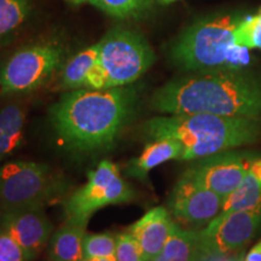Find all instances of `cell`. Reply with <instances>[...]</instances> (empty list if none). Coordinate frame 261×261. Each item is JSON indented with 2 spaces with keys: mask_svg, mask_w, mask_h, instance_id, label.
I'll use <instances>...</instances> for the list:
<instances>
[{
  "mask_svg": "<svg viewBox=\"0 0 261 261\" xmlns=\"http://www.w3.org/2000/svg\"><path fill=\"white\" fill-rule=\"evenodd\" d=\"M86 226L65 220V223L54 231L48 241L47 259L51 261H83L84 238Z\"/></svg>",
  "mask_w": 261,
  "mask_h": 261,
  "instance_id": "cell-17",
  "label": "cell"
},
{
  "mask_svg": "<svg viewBox=\"0 0 261 261\" xmlns=\"http://www.w3.org/2000/svg\"><path fill=\"white\" fill-rule=\"evenodd\" d=\"M162 2H165V3H172V2H175V0H162Z\"/></svg>",
  "mask_w": 261,
  "mask_h": 261,
  "instance_id": "cell-31",
  "label": "cell"
},
{
  "mask_svg": "<svg viewBox=\"0 0 261 261\" xmlns=\"http://www.w3.org/2000/svg\"><path fill=\"white\" fill-rule=\"evenodd\" d=\"M47 261H51V260H48V259H47Z\"/></svg>",
  "mask_w": 261,
  "mask_h": 261,
  "instance_id": "cell-32",
  "label": "cell"
},
{
  "mask_svg": "<svg viewBox=\"0 0 261 261\" xmlns=\"http://www.w3.org/2000/svg\"><path fill=\"white\" fill-rule=\"evenodd\" d=\"M68 46L51 37L28 42L0 57V99L34 92L46 85L67 61Z\"/></svg>",
  "mask_w": 261,
  "mask_h": 261,
  "instance_id": "cell-4",
  "label": "cell"
},
{
  "mask_svg": "<svg viewBox=\"0 0 261 261\" xmlns=\"http://www.w3.org/2000/svg\"><path fill=\"white\" fill-rule=\"evenodd\" d=\"M146 138L175 139L184 148L182 161L250 145L261 139V120L211 114H177L156 116L142 125Z\"/></svg>",
  "mask_w": 261,
  "mask_h": 261,
  "instance_id": "cell-3",
  "label": "cell"
},
{
  "mask_svg": "<svg viewBox=\"0 0 261 261\" xmlns=\"http://www.w3.org/2000/svg\"><path fill=\"white\" fill-rule=\"evenodd\" d=\"M117 236L110 232L86 233L84 238L85 257L115 256Z\"/></svg>",
  "mask_w": 261,
  "mask_h": 261,
  "instance_id": "cell-22",
  "label": "cell"
},
{
  "mask_svg": "<svg viewBox=\"0 0 261 261\" xmlns=\"http://www.w3.org/2000/svg\"><path fill=\"white\" fill-rule=\"evenodd\" d=\"M175 226L167 208L155 207L128 228L140 248L143 261L152 260L162 252Z\"/></svg>",
  "mask_w": 261,
  "mask_h": 261,
  "instance_id": "cell-13",
  "label": "cell"
},
{
  "mask_svg": "<svg viewBox=\"0 0 261 261\" xmlns=\"http://www.w3.org/2000/svg\"><path fill=\"white\" fill-rule=\"evenodd\" d=\"M135 200L136 191L121 177L119 167L112 161L103 160L89 173L86 184L65 200V220L87 226L92 215L102 208Z\"/></svg>",
  "mask_w": 261,
  "mask_h": 261,
  "instance_id": "cell-8",
  "label": "cell"
},
{
  "mask_svg": "<svg viewBox=\"0 0 261 261\" xmlns=\"http://www.w3.org/2000/svg\"><path fill=\"white\" fill-rule=\"evenodd\" d=\"M99 44L84 48L64 62L60 71V87L67 91L85 89L86 76L91 68L97 63Z\"/></svg>",
  "mask_w": 261,
  "mask_h": 261,
  "instance_id": "cell-20",
  "label": "cell"
},
{
  "mask_svg": "<svg viewBox=\"0 0 261 261\" xmlns=\"http://www.w3.org/2000/svg\"><path fill=\"white\" fill-rule=\"evenodd\" d=\"M0 261H29L19 244L0 225Z\"/></svg>",
  "mask_w": 261,
  "mask_h": 261,
  "instance_id": "cell-25",
  "label": "cell"
},
{
  "mask_svg": "<svg viewBox=\"0 0 261 261\" xmlns=\"http://www.w3.org/2000/svg\"><path fill=\"white\" fill-rule=\"evenodd\" d=\"M83 261H116L115 256L110 257H85Z\"/></svg>",
  "mask_w": 261,
  "mask_h": 261,
  "instance_id": "cell-30",
  "label": "cell"
},
{
  "mask_svg": "<svg viewBox=\"0 0 261 261\" xmlns=\"http://www.w3.org/2000/svg\"><path fill=\"white\" fill-rule=\"evenodd\" d=\"M204 261H243V259L242 256H231V254H225V255L208 256Z\"/></svg>",
  "mask_w": 261,
  "mask_h": 261,
  "instance_id": "cell-28",
  "label": "cell"
},
{
  "mask_svg": "<svg viewBox=\"0 0 261 261\" xmlns=\"http://www.w3.org/2000/svg\"><path fill=\"white\" fill-rule=\"evenodd\" d=\"M98 44V64L107 76L108 89L135 84L156 61L146 38L133 29L113 28Z\"/></svg>",
  "mask_w": 261,
  "mask_h": 261,
  "instance_id": "cell-7",
  "label": "cell"
},
{
  "mask_svg": "<svg viewBox=\"0 0 261 261\" xmlns=\"http://www.w3.org/2000/svg\"><path fill=\"white\" fill-rule=\"evenodd\" d=\"M25 120L27 107L19 100L6 103L0 109V165L23 145Z\"/></svg>",
  "mask_w": 261,
  "mask_h": 261,
  "instance_id": "cell-15",
  "label": "cell"
},
{
  "mask_svg": "<svg viewBox=\"0 0 261 261\" xmlns=\"http://www.w3.org/2000/svg\"><path fill=\"white\" fill-rule=\"evenodd\" d=\"M243 261H261V241L248 252Z\"/></svg>",
  "mask_w": 261,
  "mask_h": 261,
  "instance_id": "cell-27",
  "label": "cell"
},
{
  "mask_svg": "<svg viewBox=\"0 0 261 261\" xmlns=\"http://www.w3.org/2000/svg\"><path fill=\"white\" fill-rule=\"evenodd\" d=\"M0 225L19 244L29 261L40 255L54 233V225L45 208L0 211Z\"/></svg>",
  "mask_w": 261,
  "mask_h": 261,
  "instance_id": "cell-12",
  "label": "cell"
},
{
  "mask_svg": "<svg viewBox=\"0 0 261 261\" xmlns=\"http://www.w3.org/2000/svg\"><path fill=\"white\" fill-rule=\"evenodd\" d=\"M138 92L133 86L67 91L50 108V122L68 151L106 152L135 117Z\"/></svg>",
  "mask_w": 261,
  "mask_h": 261,
  "instance_id": "cell-1",
  "label": "cell"
},
{
  "mask_svg": "<svg viewBox=\"0 0 261 261\" xmlns=\"http://www.w3.org/2000/svg\"><path fill=\"white\" fill-rule=\"evenodd\" d=\"M152 0H94L93 6L116 18H139L148 12Z\"/></svg>",
  "mask_w": 261,
  "mask_h": 261,
  "instance_id": "cell-21",
  "label": "cell"
},
{
  "mask_svg": "<svg viewBox=\"0 0 261 261\" xmlns=\"http://www.w3.org/2000/svg\"><path fill=\"white\" fill-rule=\"evenodd\" d=\"M236 42L261 50V9L255 15L242 18L236 31Z\"/></svg>",
  "mask_w": 261,
  "mask_h": 261,
  "instance_id": "cell-23",
  "label": "cell"
},
{
  "mask_svg": "<svg viewBox=\"0 0 261 261\" xmlns=\"http://www.w3.org/2000/svg\"><path fill=\"white\" fill-rule=\"evenodd\" d=\"M68 190L67 179L45 163L9 161L0 165V211L45 208Z\"/></svg>",
  "mask_w": 261,
  "mask_h": 261,
  "instance_id": "cell-6",
  "label": "cell"
},
{
  "mask_svg": "<svg viewBox=\"0 0 261 261\" xmlns=\"http://www.w3.org/2000/svg\"><path fill=\"white\" fill-rule=\"evenodd\" d=\"M207 259L201 246L197 230H184L178 225L162 252L150 261H204Z\"/></svg>",
  "mask_w": 261,
  "mask_h": 261,
  "instance_id": "cell-18",
  "label": "cell"
},
{
  "mask_svg": "<svg viewBox=\"0 0 261 261\" xmlns=\"http://www.w3.org/2000/svg\"><path fill=\"white\" fill-rule=\"evenodd\" d=\"M250 62H252V57H250L249 47L233 42L226 52L223 69L242 70L246 69Z\"/></svg>",
  "mask_w": 261,
  "mask_h": 261,
  "instance_id": "cell-26",
  "label": "cell"
},
{
  "mask_svg": "<svg viewBox=\"0 0 261 261\" xmlns=\"http://www.w3.org/2000/svg\"><path fill=\"white\" fill-rule=\"evenodd\" d=\"M243 17L224 14L200 19L185 29L171 47V60L187 71L221 69L228 47L236 42Z\"/></svg>",
  "mask_w": 261,
  "mask_h": 261,
  "instance_id": "cell-5",
  "label": "cell"
},
{
  "mask_svg": "<svg viewBox=\"0 0 261 261\" xmlns=\"http://www.w3.org/2000/svg\"><path fill=\"white\" fill-rule=\"evenodd\" d=\"M261 207V156L253 158L246 177L225 200L224 212L255 210Z\"/></svg>",
  "mask_w": 261,
  "mask_h": 261,
  "instance_id": "cell-19",
  "label": "cell"
},
{
  "mask_svg": "<svg viewBox=\"0 0 261 261\" xmlns=\"http://www.w3.org/2000/svg\"><path fill=\"white\" fill-rule=\"evenodd\" d=\"M116 261H143L140 248L128 230L117 234Z\"/></svg>",
  "mask_w": 261,
  "mask_h": 261,
  "instance_id": "cell-24",
  "label": "cell"
},
{
  "mask_svg": "<svg viewBox=\"0 0 261 261\" xmlns=\"http://www.w3.org/2000/svg\"><path fill=\"white\" fill-rule=\"evenodd\" d=\"M70 5H83V4H91L93 5L94 0H64Z\"/></svg>",
  "mask_w": 261,
  "mask_h": 261,
  "instance_id": "cell-29",
  "label": "cell"
},
{
  "mask_svg": "<svg viewBox=\"0 0 261 261\" xmlns=\"http://www.w3.org/2000/svg\"><path fill=\"white\" fill-rule=\"evenodd\" d=\"M150 108L163 115L211 114L261 120V80L244 69L190 71L160 87Z\"/></svg>",
  "mask_w": 261,
  "mask_h": 261,
  "instance_id": "cell-2",
  "label": "cell"
},
{
  "mask_svg": "<svg viewBox=\"0 0 261 261\" xmlns=\"http://www.w3.org/2000/svg\"><path fill=\"white\" fill-rule=\"evenodd\" d=\"M184 148L178 140L162 138L151 140L138 158L130 160L126 166L127 175L139 181L148 178L150 171L172 160H181Z\"/></svg>",
  "mask_w": 261,
  "mask_h": 261,
  "instance_id": "cell-14",
  "label": "cell"
},
{
  "mask_svg": "<svg viewBox=\"0 0 261 261\" xmlns=\"http://www.w3.org/2000/svg\"><path fill=\"white\" fill-rule=\"evenodd\" d=\"M225 198L202 185L188 171L179 178L168 200L175 219L195 227H205L224 212Z\"/></svg>",
  "mask_w": 261,
  "mask_h": 261,
  "instance_id": "cell-10",
  "label": "cell"
},
{
  "mask_svg": "<svg viewBox=\"0 0 261 261\" xmlns=\"http://www.w3.org/2000/svg\"><path fill=\"white\" fill-rule=\"evenodd\" d=\"M261 226V207L255 210L223 212L207 226L198 230L205 256L225 255L241 250Z\"/></svg>",
  "mask_w": 261,
  "mask_h": 261,
  "instance_id": "cell-9",
  "label": "cell"
},
{
  "mask_svg": "<svg viewBox=\"0 0 261 261\" xmlns=\"http://www.w3.org/2000/svg\"><path fill=\"white\" fill-rule=\"evenodd\" d=\"M34 10V0H0V50L21 37L31 23Z\"/></svg>",
  "mask_w": 261,
  "mask_h": 261,
  "instance_id": "cell-16",
  "label": "cell"
},
{
  "mask_svg": "<svg viewBox=\"0 0 261 261\" xmlns=\"http://www.w3.org/2000/svg\"><path fill=\"white\" fill-rule=\"evenodd\" d=\"M253 158L242 152L223 151L196 160L187 171L202 185L226 200L246 177Z\"/></svg>",
  "mask_w": 261,
  "mask_h": 261,
  "instance_id": "cell-11",
  "label": "cell"
}]
</instances>
